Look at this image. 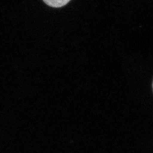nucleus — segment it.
Instances as JSON below:
<instances>
[{
	"instance_id": "f257e3e1",
	"label": "nucleus",
	"mask_w": 153,
	"mask_h": 153,
	"mask_svg": "<svg viewBox=\"0 0 153 153\" xmlns=\"http://www.w3.org/2000/svg\"><path fill=\"white\" fill-rule=\"evenodd\" d=\"M71 0H43L44 2L51 7L59 8L66 5Z\"/></svg>"
},
{
	"instance_id": "f03ea898",
	"label": "nucleus",
	"mask_w": 153,
	"mask_h": 153,
	"mask_svg": "<svg viewBox=\"0 0 153 153\" xmlns=\"http://www.w3.org/2000/svg\"></svg>"
}]
</instances>
